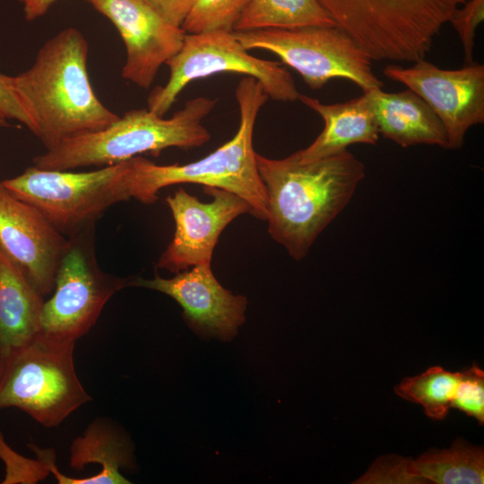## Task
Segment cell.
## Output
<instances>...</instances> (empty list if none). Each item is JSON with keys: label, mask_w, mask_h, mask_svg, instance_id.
<instances>
[{"label": "cell", "mask_w": 484, "mask_h": 484, "mask_svg": "<svg viewBox=\"0 0 484 484\" xmlns=\"http://www.w3.org/2000/svg\"><path fill=\"white\" fill-rule=\"evenodd\" d=\"M23 5L25 19L34 21L43 16L56 0H19Z\"/></svg>", "instance_id": "cell-29"}, {"label": "cell", "mask_w": 484, "mask_h": 484, "mask_svg": "<svg viewBox=\"0 0 484 484\" xmlns=\"http://www.w3.org/2000/svg\"><path fill=\"white\" fill-rule=\"evenodd\" d=\"M164 21L175 27L182 26L196 0H143Z\"/></svg>", "instance_id": "cell-27"}, {"label": "cell", "mask_w": 484, "mask_h": 484, "mask_svg": "<svg viewBox=\"0 0 484 484\" xmlns=\"http://www.w3.org/2000/svg\"><path fill=\"white\" fill-rule=\"evenodd\" d=\"M1 361H2V356H1V354H0V366H1Z\"/></svg>", "instance_id": "cell-31"}, {"label": "cell", "mask_w": 484, "mask_h": 484, "mask_svg": "<svg viewBox=\"0 0 484 484\" xmlns=\"http://www.w3.org/2000/svg\"><path fill=\"white\" fill-rule=\"evenodd\" d=\"M70 466L77 471L87 464L97 463L101 467L98 474L85 478H72L60 473L53 458L47 467L61 484H128L131 483L120 471L132 468L133 445L118 426L108 419H96L75 438L70 448Z\"/></svg>", "instance_id": "cell-16"}, {"label": "cell", "mask_w": 484, "mask_h": 484, "mask_svg": "<svg viewBox=\"0 0 484 484\" xmlns=\"http://www.w3.org/2000/svg\"><path fill=\"white\" fill-rule=\"evenodd\" d=\"M336 26L318 0H251L236 31Z\"/></svg>", "instance_id": "cell-20"}, {"label": "cell", "mask_w": 484, "mask_h": 484, "mask_svg": "<svg viewBox=\"0 0 484 484\" xmlns=\"http://www.w3.org/2000/svg\"><path fill=\"white\" fill-rule=\"evenodd\" d=\"M467 0H318L373 61L425 59L436 36Z\"/></svg>", "instance_id": "cell-5"}, {"label": "cell", "mask_w": 484, "mask_h": 484, "mask_svg": "<svg viewBox=\"0 0 484 484\" xmlns=\"http://www.w3.org/2000/svg\"><path fill=\"white\" fill-rule=\"evenodd\" d=\"M129 286L164 293L182 307L186 322L203 337L229 341L245 321L247 300L222 287L210 264H199L169 279L155 274L153 279L135 278Z\"/></svg>", "instance_id": "cell-14"}, {"label": "cell", "mask_w": 484, "mask_h": 484, "mask_svg": "<svg viewBox=\"0 0 484 484\" xmlns=\"http://www.w3.org/2000/svg\"><path fill=\"white\" fill-rule=\"evenodd\" d=\"M355 483H424L416 473L413 460L397 455L378 458Z\"/></svg>", "instance_id": "cell-25"}, {"label": "cell", "mask_w": 484, "mask_h": 484, "mask_svg": "<svg viewBox=\"0 0 484 484\" xmlns=\"http://www.w3.org/2000/svg\"><path fill=\"white\" fill-rule=\"evenodd\" d=\"M118 30L126 51L122 77L149 89L159 69L181 48L186 32L143 0H85Z\"/></svg>", "instance_id": "cell-13"}, {"label": "cell", "mask_w": 484, "mask_h": 484, "mask_svg": "<svg viewBox=\"0 0 484 484\" xmlns=\"http://www.w3.org/2000/svg\"><path fill=\"white\" fill-rule=\"evenodd\" d=\"M68 238L0 180V246L43 296L52 293Z\"/></svg>", "instance_id": "cell-15"}, {"label": "cell", "mask_w": 484, "mask_h": 484, "mask_svg": "<svg viewBox=\"0 0 484 484\" xmlns=\"http://www.w3.org/2000/svg\"><path fill=\"white\" fill-rule=\"evenodd\" d=\"M251 0H196L181 28L186 33L234 31Z\"/></svg>", "instance_id": "cell-23"}, {"label": "cell", "mask_w": 484, "mask_h": 484, "mask_svg": "<svg viewBox=\"0 0 484 484\" xmlns=\"http://www.w3.org/2000/svg\"><path fill=\"white\" fill-rule=\"evenodd\" d=\"M166 65L169 68L167 83L156 87L147 99V108L160 117L171 108L187 84L220 73L255 78L269 99L276 101H297L300 96L293 77L281 62L250 55L233 31L186 33L181 48Z\"/></svg>", "instance_id": "cell-8"}, {"label": "cell", "mask_w": 484, "mask_h": 484, "mask_svg": "<svg viewBox=\"0 0 484 484\" xmlns=\"http://www.w3.org/2000/svg\"><path fill=\"white\" fill-rule=\"evenodd\" d=\"M452 407L484 423V372L478 365L461 372Z\"/></svg>", "instance_id": "cell-24"}, {"label": "cell", "mask_w": 484, "mask_h": 484, "mask_svg": "<svg viewBox=\"0 0 484 484\" xmlns=\"http://www.w3.org/2000/svg\"><path fill=\"white\" fill-rule=\"evenodd\" d=\"M298 100L316 112L324 122L323 131L314 142L294 152L300 163L335 155L354 143H377L380 134L365 92L353 99L333 104H324L303 94Z\"/></svg>", "instance_id": "cell-17"}, {"label": "cell", "mask_w": 484, "mask_h": 484, "mask_svg": "<svg viewBox=\"0 0 484 484\" xmlns=\"http://www.w3.org/2000/svg\"><path fill=\"white\" fill-rule=\"evenodd\" d=\"M95 226L68 238L59 263L52 296L45 300L40 333L76 341L96 324L110 298L130 280L104 272L94 246Z\"/></svg>", "instance_id": "cell-10"}, {"label": "cell", "mask_w": 484, "mask_h": 484, "mask_svg": "<svg viewBox=\"0 0 484 484\" xmlns=\"http://www.w3.org/2000/svg\"><path fill=\"white\" fill-rule=\"evenodd\" d=\"M88 50L82 33L67 28L41 47L30 68L4 74L47 151L66 139L103 130L119 117L93 91Z\"/></svg>", "instance_id": "cell-2"}, {"label": "cell", "mask_w": 484, "mask_h": 484, "mask_svg": "<svg viewBox=\"0 0 484 484\" xmlns=\"http://www.w3.org/2000/svg\"><path fill=\"white\" fill-rule=\"evenodd\" d=\"M129 160L86 172L42 169L33 165L3 184L68 238L95 226L113 204L131 198Z\"/></svg>", "instance_id": "cell-7"}, {"label": "cell", "mask_w": 484, "mask_h": 484, "mask_svg": "<svg viewBox=\"0 0 484 484\" xmlns=\"http://www.w3.org/2000/svg\"><path fill=\"white\" fill-rule=\"evenodd\" d=\"M212 197L202 203L179 187L166 202L175 221V233L156 264L157 268L177 273L199 264H210L219 238L236 218L251 213L249 204L224 189L203 186Z\"/></svg>", "instance_id": "cell-12"}, {"label": "cell", "mask_w": 484, "mask_h": 484, "mask_svg": "<svg viewBox=\"0 0 484 484\" xmlns=\"http://www.w3.org/2000/svg\"><path fill=\"white\" fill-rule=\"evenodd\" d=\"M461 379V372H451L435 366L424 373L402 380L394 387L404 400L420 404L433 419L446 417Z\"/></svg>", "instance_id": "cell-22"}, {"label": "cell", "mask_w": 484, "mask_h": 484, "mask_svg": "<svg viewBox=\"0 0 484 484\" xmlns=\"http://www.w3.org/2000/svg\"><path fill=\"white\" fill-rule=\"evenodd\" d=\"M233 33L245 49H262L276 55L314 91L335 78L354 82L363 92L384 85L372 71L370 57L337 26Z\"/></svg>", "instance_id": "cell-9"}, {"label": "cell", "mask_w": 484, "mask_h": 484, "mask_svg": "<svg viewBox=\"0 0 484 484\" xmlns=\"http://www.w3.org/2000/svg\"><path fill=\"white\" fill-rule=\"evenodd\" d=\"M239 108L236 134L204 158L180 165H158L140 156L129 160L127 182L131 198L151 204L161 188L192 183L231 192L244 199L254 217L266 220L267 201L258 173L253 133L257 115L269 97L261 83L244 76L235 91Z\"/></svg>", "instance_id": "cell-3"}, {"label": "cell", "mask_w": 484, "mask_h": 484, "mask_svg": "<svg viewBox=\"0 0 484 484\" xmlns=\"http://www.w3.org/2000/svg\"><path fill=\"white\" fill-rule=\"evenodd\" d=\"M365 93L383 137L403 148L419 144L448 148L446 132L441 121L412 91L388 93L377 88Z\"/></svg>", "instance_id": "cell-18"}, {"label": "cell", "mask_w": 484, "mask_h": 484, "mask_svg": "<svg viewBox=\"0 0 484 484\" xmlns=\"http://www.w3.org/2000/svg\"><path fill=\"white\" fill-rule=\"evenodd\" d=\"M424 483L482 484L484 453L480 446L456 439L447 449L429 450L413 460Z\"/></svg>", "instance_id": "cell-21"}, {"label": "cell", "mask_w": 484, "mask_h": 484, "mask_svg": "<svg viewBox=\"0 0 484 484\" xmlns=\"http://www.w3.org/2000/svg\"><path fill=\"white\" fill-rule=\"evenodd\" d=\"M0 115L6 119H14L34 133V125L26 110L12 92L4 81V74L0 73Z\"/></svg>", "instance_id": "cell-28"}, {"label": "cell", "mask_w": 484, "mask_h": 484, "mask_svg": "<svg viewBox=\"0 0 484 484\" xmlns=\"http://www.w3.org/2000/svg\"><path fill=\"white\" fill-rule=\"evenodd\" d=\"M10 124L7 122L6 118L0 115V127H8Z\"/></svg>", "instance_id": "cell-30"}, {"label": "cell", "mask_w": 484, "mask_h": 484, "mask_svg": "<svg viewBox=\"0 0 484 484\" xmlns=\"http://www.w3.org/2000/svg\"><path fill=\"white\" fill-rule=\"evenodd\" d=\"M255 159L266 194L268 232L299 261L350 202L365 166L348 150L307 163L294 153L281 160L256 153Z\"/></svg>", "instance_id": "cell-1"}, {"label": "cell", "mask_w": 484, "mask_h": 484, "mask_svg": "<svg viewBox=\"0 0 484 484\" xmlns=\"http://www.w3.org/2000/svg\"><path fill=\"white\" fill-rule=\"evenodd\" d=\"M484 20V0H467L452 15L449 22L456 30L463 48L464 61L472 64L475 34Z\"/></svg>", "instance_id": "cell-26"}, {"label": "cell", "mask_w": 484, "mask_h": 484, "mask_svg": "<svg viewBox=\"0 0 484 484\" xmlns=\"http://www.w3.org/2000/svg\"><path fill=\"white\" fill-rule=\"evenodd\" d=\"M216 104L217 99L196 97L169 118L148 108L132 109L103 130L63 141L54 149L36 156L33 165L51 170L105 167L142 153L158 156L171 147L183 150L200 147L211 138L203 120Z\"/></svg>", "instance_id": "cell-4"}, {"label": "cell", "mask_w": 484, "mask_h": 484, "mask_svg": "<svg viewBox=\"0 0 484 484\" xmlns=\"http://www.w3.org/2000/svg\"><path fill=\"white\" fill-rule=\"evenodd\" d=\"M44 297L0 246V354L32 341L41 331Z\"/></svg>", "instance_id": "cell-19"}, {"label": "cell", "mask_w": 484, "mask_h": 484, "mask_svg": "<svg viewBox=\"0 0 484 484\" xmlns=\"http://www.w3.org/2000/svg\"><path fill=\"white\" fill-rule=\"evenodd\" d=\"M389 79L418 94L441 121L448 148H462L468 130L484 122V65L471 64L461 69H442L421 60L411 67L390 65Z\"/></svg>", "instance_id": "cell-11"}, {"label": "cell", "mask_w": 484, "mask_h": 484, "mask_svg": "<svg viewBox=\"0 0 484 484\" xmlns=\"http://www.w3.org/2000/svg\"><path fill=\"white\" fill-rule=\"evenodd\" d=\"M75 341L39 333L2 358L0 410L17 408L46 428L60 425L91 397L74 367Z\"/></svg>", "instance_id": "cell-6"}]
</instances>
